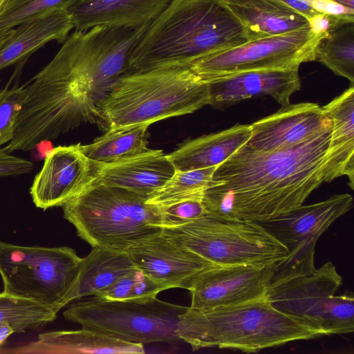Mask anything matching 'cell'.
<instances>
[{"instance_id":"cell-33","label":"cell","mask_w":354,"mask_h":354,"mask_svg":"<svg viewBox=\"0 0 354 354\" xmlns=\"http://www.w3.org/2000/svg\"><path fill=\"white\" fill-rule=\"evenodd\" d=\"M202 198H189L169 205L158 207L162 227L181 225L207 214Z\"/></svg>"},{"instance_id":"cell-36","label":"cell","mask_w":354,"mask_h":354,"mask_svg":"<svg viewBox=\"0 0 354 354\" xmlns=\"http://www.w3.org/2000/svg\"><path fill=\"white\" fill-rule=\"evenodd\" d=\"M311 7L317 13H323L354 19V9L333 0H312Z\"/></svg>"},{"instance_id":"cell-21","label":"cell","mask_w":354,"mask_h":354,"mask_svg":"<svg viewBox=\"0 0 354 354\" xmlns=\"http://www.w3.org/2000/svg\"><path fill=\"white\" fill-rule=\"evenodd\" d=\"M14 353H144V346L113 338L82 327L76 330H56L41 333L28 344L10 351Z\"/></svg>"},{"instance_id":"cell-12","label":"cell","mask_w":354,"mask_h":354,"mask_svg":"<svg viewBox=\"0 0 354 354\" xmlns=\"http://www.w3.org/2000/svg\"><path fill=\"white\" fill-rule=\"evenodd\" d=\"M352 207L351 194H335L325 201L301 205L257 222L288 251L286 256L276 263L270 283L313 272L318 239Z\"/></svg>"},{"instance_id":"cell-39","label":"cell","mask_w":354,"mask_h":354,"mask_svg":"<svg viewBox=\"0 0 354 354\" xmlns=\"http://www.w3.org/2000/svg\"><path fill=\"white\" fill-rule=\"evenodd\" d=\"M10 30H11V29L0 34V48L3 46L5 41L8 39V37L10 33Z\"/></svg>"},{"instance_id":"cell-24","label":"cell","mask_w":354,"mask_h":354,"mask_svg":"<svg viewBox=\"0 0 354 354\" xmlns=\"http://www.w3.org/2000/svg\"><path fill=\"white\" fill-rule=\"evenodd\" d=\"M250 135V124H236L229 129L185 142L167 157L176 171L218 166L245 145Z\"/></svg>"},{"instance_id":"cell-26","label":"cell","mask_w":354,"mask_h":354,"mask_svg":"<svg viewBox=\"0 0 354 354\" xmlns=\"http://www.w3.org/2000/svg\"><path fill=\"white\" fill-rule=\"evenodd\" d=\"M148 124H133L109 129L89 145H80L91 165L115 162L147 151Z\"/></svg>"},{"instance_id":"cell-7","label":"cell","mask_w":354,"mask_h":354,"mask_svg":"<svg viewBox=\"0 0 354 354\" xmlns=\"http://www.w3.org/2000/svg\"><path fill=\"white\" fill-rule=\"evenodd\" d=\"M187 306L155 297L129 300L92 299L70 304L65 319L82 328L136 344L174 342L180 316Z\"/></svg>"},{"instance_id":"cell-15","label":"cell","mask_w":354,"mask_h":354,"mask_svg":"<svg viewBox=\"0 0 354 354\" xmlns=\"http://www.w3.org/2000/svg\"><path fill=\"white\" fill-rule=\"evenodd\" d=\"M127 252L137 268L164 290H189L198 274L214 266L162 232L132 246Z\"/></svg>"},{"instance_id":"cell-35","label":"cell","mask_w":354,"mask_h":354,"mask_svg":"<svg viewBox=\"0 0 354 354\" xmlns=\"http://www.w3.org/2000/svg\"><path fill=\"white\" fill-rule=\"evenodd\" d=\"M34 165L30 161L11 155L0 149V177L19 176L30 172Z\"/></svg>"},{"instance_id":"cell-6","label":"cell","mask_w":354,"mask_h":354,"mask_svg":"<svg viewBox=\"0 0 354 354\" xmlns=\"http://www.w3.org/2000/svg\"><path fill=\"white\" fill-rule=\"evenodd\" d=\"M162 232L214 266H267L288 252L257 222L210 214Z\"/></svg>"},{"instance_id":"cell-5","label":"cell","mask_w":354,"mask_h":354,"mask_svg":"<svg viewBox=\"0 0 354 354\" xmlns=\"http://www.w3.org/2000/svg\"><path fill=\"white\" fill-rule=\"evenodd\" d=\"M125 188L92 182L62 205L64 218L92 248L127 252L162 233L158 207Z\"/></svg>"},{"instance_id":"cell-19","label":"cell","mask_w":354,"mask_h":354,"mask_svg":"<svg viewBox=\"0 0 354 354\" xmlns=\"http://www.w3.org/2000/svg\"><path fill=\"white\" fill-rule=\"evenodd\" d=\"M172 0H79L68 12L77 31L97 26L136 28L151 23Z\"/></svg>"},{"instance_id":"cell-4","label":"cell","mask_w":354,"mask_h":354,"mask_svg":"<svg viewBox=\"0 0 354 354\" xmlns=\"http://www.w3.org/2000/svg\"><path fill=\"white\" fill-rule=\"evenodd\" d=\"M209 88L188 66L131 71L115 81L97 103L109 129L148 124L192 113L209 104Z\"/></svg>"},{"instance_id":"cell-20","label":"cell","mask_w":354,"mask_h":354,"mask_svg":"<svg viewBox=\"0 0 354 354\" xmlns=\"http://www.w3.org/2000/svg\"><path fill=\"white\" fill-rule=\"evenodd\" d=\"M331 120V133L324 163V183L346 176L354 189V87L322 106Z\"/></svg>"},{"instance_id":"cell-29","label":"cell","mask_w":354,"mask_h":354,"mask_svg":"<svg viewBox=\"0 0 354 354\" xmlns=\"http://www.w3.org/2000/svg\"><path fill=\"white\" fill-rule=\"evenodd\" d=\"M315 61L353 84L354 23L339 28L323 39L317 48Z\"/></svg>"},{"instance_id":"cell-37","label":"cell","mask_w":354,"mask_h":354,"mask_svg":"<svg viewBox=\"0 0 354 354\" xmlns=\"http://www.w3.org/2000/svg\"><path fill=\"white\" fill-rule=\"evenodd\" d=\"M289 8L295 10L297 13L304 16L306 19L311 17L317 12L311 7L312 0H274Z\"/></svg>"},{"instance_id":"cell-40","label":"cell","mask_w":354,"mask_h":354,"mask_svg":"<svg viewBox=\"0 0 354 354\" xmlns=\"http://www.w3.org/2000/svg\"><path fill=\"white\" fill-rule=\"evenodd\" d=\"M7 0H0V9L3 7Z\"/></svg>"},{"instance_id":"cell-38","label":"cell","mask_w":354,"mask_h":354,"mask_svg":"<svg viewBox=\"0 0 354 354\" xmlns=\"http://www.w3.org/2000/svg\"><path fill=\"white\" fill-rule=\"evenodd\" d=\"M348 8L354 9V0H333Z\"/></svg>"},{"instance_id":"cell-3","label":"cell","mask_w":354,"mask_h":354,"mask_svg":"<svg viewBox=\"0 0 354 354\" xmlns=\"http://www.w3.org/2000/svg\"><path fill=\"white\" fill-rule=\"evenodd\" d=\"M178 335L194 351L218 347L254 353L327 334L311 321L279 311L264 297L207 309L187 307Z\"/></svg>"},{"instance_id":"cell-23","label":"cell","mask_w":354,"mask_h":354,"mask_svg":"<svg viewBox=\"0 0 354 354\" xmlns=\"http://www.w3.org/2000/svg\"><path fill=\"white\" fill-rule=\"evenodd\" d=\"M240 23L247 41L308 27L306 18L274 0H221Z\"/></svg>"},{"instance_id":"cell-2","label":"cell","mask_w":354,"mask_h":354,"mask_svg":"<svg viewBox=\"0 0 354 354\" xmlns=\"http://www.w3.org/2000/svg\"><path fill=\"white\" fill-rule=\"evenodd\" d=\"M242 27L221 0H172L132 47L130 72L188 66L245 42Z\"/></svg>"},{"instance_id":"cell-27","label":"cell","mask_w":354,"mask_h":354,"mask_svg":"<svg viewBox=\"0 0 354 354\" xmlns=\"http://www.w3.org/2000/svg\"><path fill=\"white\" fill-rule=\"evenodd\" d=\"M57 314L36 301L0 292V347L13 333L42 329L56 319Z\"/></svg>"},{"instance_id":"cell-34","label":"cell","mask_w":354,"mask_h":354,"mask_svg":"<svg viewBox=\"0 0 354 354\" xmlns=\"http://www.w3.org/2000/svg\"><path fill=\"white\" fill-rule=\"evenodd\" d=\"M307 21L308 27L314 34L324 35H328L344 25L354 23V19L323 13H317Z\"/></svg>"},{"instance_id":"cell-13","label":"cell","mask_w":354,"mask_h":354,"mask_svg":"<svg viewBox=\"0 0 354 354\" xmlns=\"http://www.w3.org/2000/svg\"><path fill=\"white\" fill-rule=\"evenodd\" d=\"M275 268L276 263L211 266L198 274L189 288L190 307L207 309L264 298Z\"/></svg>"},{"instance_id":"cell-17","label":"cell","mask_w":354,"mask_h":354,"mask_svg":"<svg viewBox=\"0 0 354 354\" xmlns=\"http://www.w3.org/2000/svg\"><path fill=\"white\" fill-rule=\"evenodd\" d=\"M210 103L227 107L252 97L270 96L281 106L290 103L291 95L301 88L299 68L243 72L209 82Z\"/></svg>"},{"instance_id":"cell-30","label":"cell","mask_w":354,"mask_h":354,"mask_svg":"<svg viewBox=\"0 0 354 354\" xmlns=\"http://www.w3.org/2000/svg\"><path fill=\"white\" fill-rule=\"evenodd\" d=\"M79 0H7L0 9V34L56 10H67Z\"/></svg>"},{"instance_id":"cell-18","label":"cell","mask_w":354,"mask_h":354,"mask_svg":"<svg viewBox=\"0 0 354 354\" xmlns=\"http://www.w3.org/2000/svg\"><path fill=\"white\" fill-rule=\"evenodd\" d=\"M91 165L93 182L125 188L148 198L176 171L167 155L159 149H149L115 162Z\"/></svg>"},{"instance_id":"cell-16","label":"cell","mask_w":354,"mask_h":354,"mask_svg":"<svg viewBox=\"0 0 354 354\" xmlns=\"http://www.w3.org/2000/svg\"><path fill=\"white\" fill-rule=\"evenodd\" d=\"M330 124V119L317 104L290 102L251 124V135L245 145L261 151L288 148L305 141Z\"/></svg>"},{"instance_id":"cell-9","label":"cell","mask_w":354,"mask_h":354,"mask_svg":"<svg viewBox=\"0 0 354 354\" xmlns=\"http://www.w3.org/2000/svg\"><path fill=\"white\" fill-rule=\"evenodd\" d=\"M149 24L136 28L97 26L85 31L75 30L55 57L97 105L113 84L130 72L131 50Z\"/></svg>"},{"instance_id":"cell-10","label":"cell","mask_w":354,"mask_h":354,"mask_svg":"<svg viewBox=\"0 0 354 354\" xmlns=\"http://www.w3.org/2000/svg\"><path fill=\"white\" fill-rule=\"evenodd\" d=\"M342 277L331 261L310 273L272 282L266 293L269 303L288 315L308 319L327 334L354 330V295H336Z\"/></svg>"},{"instance_id":"cell-31","label":"cell","mask_w":354,"mask_h":354,"mask_svg":"<svg viewBox=\"0 0 354 354\" xmlns=\"http://www.w3.org/2000/svg\"><path fill=\"white\" fill-rule=\"evenodd\" d=\"M162 290L160 284L137 269L94 297L109 300L145 299L155 297Z\"/></svg>"},{"instance_id":"cell-28","label":"cell","mask_w":354,"mask_h":354,"mask_svg":"<svg viewBox=\"0 0 354 354\" xmlns=\"http://www.w3.org/2000/svg\"><path fill=\"white\" fill-rule=\"evenodd\" d=\"M217 166L192 171H176L171 178L151 194L147 203L163 207L193 198H203L204 191L214 184Z\"/></svg>"},{"instance_id":"cell-14","label":"cell","mask_w":354,"mask_h":354,"mask_svg":"<svg viewBox=\"0 0 354 354\" xmlns=\"http://www.w3.org/2000/svg\"><path fill=\"white\" fill-rule=\"evenodd\" d=\"M94 179L91 163L82 152L80 144L58 146L46 154L30 194L38 208L62 207Z\"/></svg>"},{"instance_id":"cell-25","label":"cell","mask_w":354,"mask_h":354,"mask_svg":"<svg viewBox=\"0 0 354 354\" xmlns=\"http://www.w3.org/2000/svg\"><path fill=\"white\" fill-rule=\"evenodd\" d=\"M137 269L127 252L93 248L83 258L77 280L64 298L61 308L75 299L96 296Z\"/></svg>"},{"instance_id":"cell-1","label":"cell","mask_w":354,"mask_h":354,"mask_svg":"<svg viewBox=\"0 0 354 354\" xmlns=\"http://www.w3.org/2000/svg\"><path fill=\"white\" fill-rule=\"evenodd\" d=\"M331 126L288 148L241 146L216 167V183L204 191L207 214L259 222L303 205L324 183Z\"/></svg>"},{"instance_id":"cell-22","label":"cell","mask_w":354,"mask_h":354,"mask_svg":"<svg viewBox=\"0 0 354 354\" xmlns=\"http://www.w3.org/2000/svg\"><path fill=\"white\" fill-rule=\"evenodd\" d=\"M16 27L0 48V71L24 61L49 41L64 42L74 29L66 10H53Z\"/></svg>"},{"instance_id":"cell-8","label":"cell","mask_w":354,"mask_h":354,"mask_svg":"<svg viewBox=\"0 0 354 354\" xmlns=\"http://www.w3.org/2000/svg\"><path fill=\"white\" fill-rule=\"evenodd\" d=\"M82 259L68 246H24L0 241L3 292L57 313L77 280Z\"/></svg>"},{"instance_id":"cell-32","label":"cell","mask_w":354,"mask_h":354,"mask_svg":"<svg viewBox=\"0 0 354 354\" xmlns=\"http://www.w3.org/2000/svg\"><path fill=\"white\" fill-rule=\"evenodd\" d=\"M26 86L0 89V147L10 142L26 93Z\"/></svg>"},{"instance_id":"cell-11","label":"cell","mask_w":354,"mask_h":354,"mask_svg":"<svg viewBox=\"0 0 354 354\" xmlns=\"http://www.w3.org/2000/svg\"><path fill=\"white\" fill-rule=\"evenodd\" d=\"M327 36L315 35L306 27L247 41L196 59L188 66L205 82L248 71L299 68L303 63L315 61L317 48Z\"/></svg>"}]
</instances>
